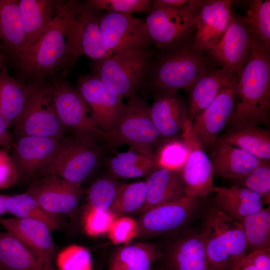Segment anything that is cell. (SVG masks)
Returning a JSON list of instances; mask_svg holds the SVG:
<instances>
[{
  "mask_svg": "<svg viewBox=\"0 0 270 270\" xmlns=\"http://www.w3.org/2000/svg\"><path fill=\"white\" fill-rule=\"evenodd\" d=\"M270 118V46L256 39L239 76L233 114L228 124L267 125Z\"/></svg>",
  "mask_w": 270,
  "mask_h": 270,
  "instance_id": "obj_1",
  "label": "cell"
},
{
  "mask_svg": "<svg viewBox=\"0 0 270 270\" xmlns=\"http://www.w3.org/2000/svg\"><path fill=\"white\" fill-rule=\"evenodd\" d=\"M66 0H58L56 16L39 36L13 60L16 78L21 82L60 77L67 60Z\"/></svg>",
  "mask_w": 270,
  "mask_h": 270,
  "instance_id": "obj_2",
  "label": "cell"
},
{
  "mask_svg": "<svg viewBox=\"0 0 270 270\" xmlns=\"http://www.w3.org/2000/svg\"><path fill=\"white\" fill-rule=\"evenodd\" d=\"M191 38L162 50H154L144 90L152 94L188 90L206 72L218 68L204 54L194 50Z\"/></svg>",
  "mask_w": 270,
  "mask_h": 270,
  "instance_id": "obj_3",
  "label": "cell"
},
{
  "mask_svg": "<svg viewBox=\"0 0 270 270\" xmlns=\"http://www.w3.org/2000/svg\"><path fill=\"white\" fill-rule=\"evenodd\" d=\"M201 216L198 229L210 264L214 270H234L248 253L240 222L212 202L205 206Z\"/></svg>",
  "mask_w": 270,
  "mask_h": 270,
  "instance_id": "obj_4",
  "label": "cell"
},
{
  "mask_svg": "<svg viewBox=\"0 0 270 270\" xmlns=\"http://www.w3.org/2000/svg\"><path fill=\"white\" fill-rule=\"evenodd\" d=\"M67 10V60L63 78L69 74L78 58L84 56L93 62L112 56L100 24V12L87 2L66 0Z\"/></svg>",
  "mask_w": 270,
  "mask_h": 270,
  "instance_id": "obj_5",
  "label": "cell"
},
{
  "mask_svg": "<svg viewBox=\"0 0 270 270\" xmlns=\"http://www.w3.org/2000/svg\"><path fill=\"white\" fill-rule=\"evenodd\" d=\"M112 148L66 135L53 158L38 172L36 178L55 174L78 186L101 166L105 164L107 152Z\"/></svg>",
  "mask_w": 270,
  "mask_h": 270,
  "instance_id": "obj_6",
  "label": "cell"
},
{
  "mask_svg": "<svg viewBox=\"0 0 270 270\" xmlns=\"http://www.w3.org/2000/svg\"><path fill=\"white\" fill-rule=\"evenodd\" d=\"M154 50H132L93 62L92 74L122 99L143 90L154 58Z\"/></svg>",
  "mask_w": 270,
  "mask_h": 270,
  "instance_id": "obj_7",
  "label": "cell"
},
{
  "mask_svg": "<svg viewBox=\"0 0 270 270\" xmlns=\"http://www.w3.org/2000/svg\"><path fill=\"white\" fill-rule=\"evenodd\" d=\"M112 147L127 145L130 150L154 156L162 142L152 119L146 98L138 93L129 98L124 114L114 130L106 136Z\"/></svg>",
  "mask_w": 270,
  "mask_h": 270,
  "instance_id": "obj_8",
  "label": "cell"
},
{
  "mask_svg": "<svg viewBox=\"0 0 270 270\" xmlns=\"http://www.w3.org/2000/svg\"><path fill=\"white\" fill-rule=\"evenodd\" d=\"M26 82L28 94L22 112L14 127V136L64 138L67 131L58 116L50 82L46 78Z\"/></svg>",
  "mask_w": 270,
  "mask_h": 270,
  "instance_id": "obj_9",
  "label": "cell"
},
{
  "mask_svg": "<svg viewBox=\"0 0 270 270\" xmlns=\"http://www.w3.org/2000/svg\"><path fill=\"white\" fill-rule=\"evenodd\" d=\"M58 118L74 137L98 144H106V135L100 128L94 115L76 88L60 77L50 82Z\"/></svg>",
  "mask_w": 270,
  "mask_h": 270,
  "instance_id": "obj_10",
  "label": "cell"
},
{
  "mask_svg": "<svg viewBox=\"0 0 270 270\" xmlns=\"http://www.w3.org/2000/svg\"><path fill=\"white\" fill-rule=\"evenodd\" d=\"M202 207L201 200L186 196L152 207L136 219L137 238L164 236L188 228Z\"/></svg>",
  "mask_w": 270,
  "mask_h": 270,
  "instance_id": "obj_11",
  "label": "cell"
},
{
  "mask_svg": "<svg viewBox=\"0 0 270 270\" xmlns=\"http://www.w3.org/2000/svg\"><path fill=\"white\" fill-rule=\"evenodd\" d=\"M158 244L159 262L167 270H214L198 228L188 226L164 235Z\"/></svg>",
  "mask_w": 270,
  "mask_h": 270,
  "instance_id": "obj_12",
  "label": "cell"
},
{
  "mask_svg": "<svg viewBox=\"0 0 270 270\" xmlns=\"http://www.w3.org/2000/svg\"><path fill=\"white\" fill-rule=\"evenodd\" d=\"M100 24L112 56L132 50H152L153 43L145 20L132 14H100Z\"/></svg>",
  "mask_w": 270,
  "mask_h": 270,
  "instance_id": "obj_13",
  "label": "cell"
},
{
  "mask_svg": "<svg viewBox=\"0 0 270 270\" xmlns=\"http://www.w3.org/2000/svg\"><path fill=\"white\" fill-rule=\"evenodd\" d=\"M256 39L242 16L232 12L228 27L223 36L206 52V56L220 68L240 75Z\"/></svg>",
  "mask_w": 270,
  "mask_h": 270,
  "instance_id": "obj_14",
  "label": "cell"
},
{
  "mask_svg": "<svg viewBox=\"0 0 270 270\" xmlns=\"http://www.w3.org/2000/svg\"><path fill=\"white\" fill-rule=\"evenodd\" d=\"M76 88L92 112L100 128L106 136L124 114L126 104L122 98L92 74L79 76Z\"/></svg>",
  "mask_w": 270,
  "mask_h": 270,
  "instance_id": "obj_15",
  "label": "cell"
},
{
  "mask_svg": "<svg viewBox=\"0 0 270 270\" xmlns=\"http://www.w3.org/2000/svg\"><path fill=\"white\" fill-rule=\"evenodd\" d=\"M145 22L156 50L185 42L194 31V16L186 10L168 7L152 8Z\"/></svg>",
  "mask_w": 270,
  "mask_h": 270,
  "instance_id": "obj_16",
  "label": "cell"
},
{
  "mask_svg": "<svg viewBox=\"0 0 270 270\" xmlns=\"http://www.w3.org/2000/svg\"><path fill=\"white\" fill-rule=\"evenodd\" d=\"M239 76L226 86L191 122L192 132L204 148L214 146L219 134L230 120L234 109Z\"/></svg>",
  "mask_w": 270,
  "mask_h": 270,
  "instance_id": "obj_17",
  "label": "cell"
},
{
  "mask_svg": "<svg viewBox=\"0 0 270 270\" xmlns=\"http://www.w3.org/2000/svg\"><path fill=\"white\" fill-rule=\"evenodd\" d=\"M191 122L182 134L188 148L184 164L179 171L186 196L202 200L213 192L214 172L210 157L194 136Z\"/></svg>",
  "mask_w": 270,
  "mask_h": 270,
  "instance_id": "obj_18",
  "label": "cell"
},
{
  "mask_svg": "<svg viewBox=\"0 0 270 270\" xmlns=\"http://www.w3.org/2000/svg\"><path fill=\"white\" fill-rule=\"evenodd\" d=\"M63 138L33 136H15L10 156L19 178L37 176L59 150Z\"/></svg>",
  "mask_w": 270,
  "mask_h": 270,
  "instance_id": "obj_19",
  "label": "cell"
},
{
  "mask_svg": "<svg viewBox=\"0 0 270 270\" xmlns=\"http://www.w3.org/2000/svg\"><path fill=\"white\" fill-rule=\"evenodd\" d=\"M26 192L46 210L58 216L75 212L82 197L80 187L52 174L36 178Z\"/></svg>",
  "mask_w": 270,
  "mask_h": 270,
  "instance_id": "obj_20",
  "label": "cell"
},
{
  "mask_svg": "<svg viewBox=\"0 0 270 270\" xmlns=\"http://www.w3.org/2000/svg\"><path fill=\"white\" fill-rule=\"evenodd\" d=\"M232 2L205 0L194 18V34L192 42L194 50L206 53L220 41L230 22Z\"/></svg>",
  "mask_w": 270,
  "mask_h": 270,
  "instance_id": "obj_21",
  "label": "cell"
},
{
  "mask_svg": "<svg viewBox=\"0 0 270 270\" xmlns=\"http://www.w3.org/2000/svg\"><path fill=\"white\" fill-rule=\"evenodd\" d=\"M153 96L150 116L162 140L181 136L190 122L183 100L176 91L160 92Z\"/></svg>",
  "mask_w": 270,
  "mask_h": 270,
  "instance_id": "obj_22",
  "label": "cell"
},
{
  "mask_svg": "<svg viewBox=\"0 0 270 270\" xmlns=\"http://www.w3.org/2000/svg\"><path fill=\"white\" fill-rule=\"evenodd\" d=\"M0 224L24 244L50 270L54 246L51 230L44 223L36 220L16 217L0 218Z\"/></svg>",
  "mask_w": 270,
  "mask_h": 270,
  "instance_id": "obj_23",
  "label": "cell"
},
{
  "mask_svg": "<svg viewBox=\"0 0 270 270\" xmlns=\"http://www.w3.org/2000/svg\"><path fill=\"white\" fill-rule=\"evenodd\" d=\"M210 157L214 176L238 180L264 160L225 142L216 140Z\"/></svg>",
  "mask_w": 270,
  "mask_h": 270,
  "instance_id": "obj_24",
  "label": "cell"
},
{
  "mask_svg": "<svg viewBox=\"0 0 270 270\" xmlns=\"http://www.w3.org/2000/svg\"><path fill=\"white\" fill-rule=\"evenodd\" d=\"M240 75L218 68L206 72L187 90L189 94L188 116L192 122L216 97L221 90Z\"/></svg>",
  "mask_w": 270,
  "mask_h": 270,
  "instance_id": "obj_25",
  "label": "cell"
},
{
  "mask_svg": "<svg viewBox=\"0 0 270 270\" xmlns=\"http://www.w3.org/2000/svg\"><path fill=\"white\" fill-rule=\"evenodd\" d=\"M212 192L214 205L239 222L264 208L259 195L238 184L228 188L214 186Z\"/></svg>",
  "mask_w": 270,
  "mask_h": 270,
  "instance_id": "obj_26",
  "label": "cell"
},
{
  "mask_svg": "<svg viewBox=\"0 0 270 270\" xmlns=\"http://www.w3.org/2000/svg\"><path fill=\"white\" fill-rule=\"evenodd\" d=\"M160 257L157 242L128 244L112 252L107 262L106 270H154Z\"/></svg>",
  "mask_w": 270,
  "mask_h": 270,
  "instance_id": "obj_27",
  "label": "cell"
},
{
  "mask_svg": "<svg viewBox=\"0 0 270 270\" xmlns=\"http://www.w3.org/2000/svg\"><path fill=\"white\" fill-rule=\"evenodd\" d=\"M18 4L24 32L22 52L54 20L58 11V0H18Z\"/></svg>",
  "mask_w": 270,
  "mask_h": 270,
  "instance_id": "obj_28",
  "label": "cell"
},
{
  "mask_svg": "<svg viewBox=\"0 0 270 270\" xmlns=\"http://www.w3.org/2000/svg\"><path fill=\"white\" fill-rule=\"evenodd\" d=\"M145 182L146 201L141 213L154 206L186 196L178 171L156 168L148 175Z\"/></svg>",
  "mask_w": 270,
  "mask_h": 270,
  "instance_id": "obj_29",
  "label": "cell"
},
{
  "mask_svg": "<svg viewBox=\"0 0 270 270\" xmlns=\"http://www.w3.org/2000/svg\"><path fill=\"white\" fill-rule=\"evenodd\" d=\"M217 140L237 147L262 160H270V132L254 124L230 127Z\"/></svg>",
  "mask_w": 270,
  "mask_h": 270,
  "instance_id": "obj_30",
  "label": "cell"
},
{
  "mask_svg": "<svg viewBox=\"0 0 270 270\" xmlns=\"http://www.w3.org/2000/svg\"><path fill=\"white\" fill-rule=\"evenodd\" d=\"M0 270H52L20 240L0 230Z\"/></svg>",
  "mask_w": 270,
  "mask_h": 270,
  "instance_id": "obj_31",
  "label": "cell"
},
{
  "mask_svg": "<svg viewBox=\"0 0 270 270\" xmlns=\"http://www.w3.org/2000/svg\"><path fill=\"white\" fill-rule=\"evenodd\" d=\"M28 84L8 74L6 66L0 70V114L9 128L14 126L24 108Z\"/></svg>",
  "mask_w": 270,
  "mask_h": 270,
  "instance_id": "obj_32",
  "label": "cell"
},
{
  "mask_svg": "<svg viewBox=\"0 0 270 270\" xmlns=\"http://www.w3.org/2000/svg\"><path fill=\"white\" fill-rule=\"evenodd\" d=\"M18 2V0H0V40L12 60L20 52L24 40Z\"/></svg>",
  "mask_w": 270,
  "mask_h": 270,
  "instance_id": "obj_33",
  "label": "cell"
},
{
  "mask_svg": "<svg viewBox=\"0 0 270 270\" xmlns=\"http://www.w3.org/2000/svg\"><path fill=\"white\" fill-rule=\"evenodd\" d=\"M107 172L116 178H132L148 176L156 169L154 156L130 150L108 158Z\"/></svg>",
  "mask_w": 270,
  "mask_h": 270,
  "instance_id": "obj_34",
  "label": "cell"
},
{
  "mask_svg": "<svg viewBox=\"0 0 270 270\" xmlns=\"http://www.w3.org/2000/svg\"><path fill=\"white\" fill-rule=\"evenodd\" d=\"M6 208L8 213L14 217L40 221L51 230H58L62 225L60 216L48 212L27 192L8 195Z\"/></svg>",
  "mask_w": 270,
  "mask_h": 270,
  "instance_id": "obj_35",
  "label": "cell"
},
{
  "mask_svg": "<svg viewBox=\"0 0 270 270\" xmlns=\"http://www.w3.org/2000/svg\"><path fill=\"white\" fill-rule=\"evenodd\" d=\"M243 228L248 252L270 250V208L244 218L240 222Z\"/></svg>",
  "mask_w": 270,
  "mask_h": 270,
  "instance_id": "obj_36",
  "label": "cell"
},
{
  "mask_svg": "<svg viewBox=\"0 0 270 270\" xmlns=\"http://www.w3.org/2000/svg\"><path fill=\"white\" fill-rule=\"evenodd\" d=\"M146 196L145 181L122 184L108 210L116 217L140 214Z\"/></svg>",
  "mask_w": 270,
  "mask_h": 270,
  "instance_id": "obj_37",
  "label": "cell"
},
{
  "mask_svg": "<svg viewBox=\"0 0 270 270\" xmlns=\"http://www.w3.org/2000/svg\"><path fill=\"white\" fill-rule=\"evenodd\" d=\"M122 184L108 172L90 186L86 194V208L98 212L110 210Z\"/></svg>",
  "mask_w": 270,
  "mask_h": 270,
  "instance_id": "obj_38",
  "label": "cell"
},
{
  "mask_svg": "<svg viewBox=\"0 0 270 270\" xmlns=\"http://www.w3.org/2000/svg\"><path fill=\"white\" fill-rule=\"evenodd\" d=\"M248 2V10L242 20L257 40L270 46V0Z\"/></svg>",
  "mask_w": 270,
  "mask_h": 270,
  "instance_id": "obj_39",
  "label": "cell"
},
{
  "mask_svg": "<svg viewBox=\"0 0 270 270\" xmlns=\"http://www.w3.org/2000/svg\"><path fill=\"white\" fill-rule=\"evenodd\" d=\"M188 151V144L182 136L162 140L154 153L156 168L179 172L185 162Z\"/></svg>",
  "mask_w": 270,
  "mask_h": 270,
  "instance_id": "obj_40",
  "label": "cell"
},
{
  "mask_svg": "<svg viewBox=\"0 0 270 270\" xmlns=\"http://www.w3.org/2000/svg\"><path fill=\"white\" fill-rule=\"evenodd\" d=\"M238 185L259 195L262 204L270 203V160H264L246 176L238 179Z\"/></svg>",
  "mask_w": 270,
  "mask_h": 270,
  "instance_id": "obj_41",
  "label": "cell"
},
{
  "mask_svg": "<svg viewBox=\"0 0 270 270\" xmlns=\"http://www.w3.org/2000/svg\"><path fill=\"white\" fill-rule=\"evenodd\" d=\"M88 2L98 12L132 14L134 12H149L152 9L150 0H88Z\"/></svg>",
  "mask_w": 270,
  "mask_h": 270,
  "instance_id": "obj_42",
  "label": "cell"
},
{
  "mask_svg": "<svg viewBox=\"0 0 270 270\" xmlns=\"http://www.w3.org/2000/svg\"><path fill=\"white\" fill-rule=\"evenodd\" d=\"M138 233L136 220L130 216H122L116 218L107 234L109 240L114 244L126 245L137 238Z\"/></svg>",
  "mask_w": 270,
  "mask_h": 270,
  "instance_id": "obj_43",
  "label": "cell"
},
{
  "mask_svg": "<svg viewBox=\"0 0 270 270\" xmlns=\"http://www.w3.org/2000/svg\"><path fill=\"white\" fill-rule=\"evenodd\" d=\"M110 211L98 212L86 208L84 215V227L86 233L92 236L107 234L116 218Z\"/></svg>",
  "mask_w": 270,
  "mask_h": 270,
  "instance_id": "obj_44",
  "label": "cell"
},
{
  "mask_svg": "<svg viewBox=\"0 0 270 270\" xmlns=\"http://www.w3.org/2000/svg\"><path fill=\"white\" fill-rule=\"evenodd\" d=\"M60 267L61 270H91L88 252L80 246L70 247L66 252Z\"/></svg>",
  "mask_w": 270,
  "mask_h": 270,
  "instance_id": "obj_45",
  "label": "cell"
},
{
  "mask_svg": "<svg viewBox=\"0 0 270 270\" xmlns=\"http://www.w3.org/2000/svg\"><path fill=\"white\" fill-rule=\"evenodd\" d=\"M18 179L17 169L10 154L0 148V190L13 186Z\"/></svg>",
  "mask_w": 270,
  "mask_h": 270,
  "instance_id": "obj_46",
  "label": "cell"
},
{
  "mask_svg": "<svg viewBox=\"0 0 270 270\" xmlns=\"http://www.w3.org/2000/svg\"><path fill=\"white\" fill-rule=\"evenodd\" d=\"M234 270H270V250L248 253Z\"/></svg>",
  "mask_w": 270,
  "mask_h": 270,
  "instance_id": "obj_47",
  "label": "cell"
},
{
  "mask_svg": "<svg viewBox=\"0 0 270 270\" xmlns=\"http://www.w3.org/2000/svg\"><path fill=\"white\" fill-rule=\"evenodd\" d=\"M204 2L205 0H152V9L161 7L172 8L186 10L196 16Z\"/></svg>",
  "mask_w": 270,
  "mask_h": 270,
  "instance_id": "obj_48",
  "label": "cell"
},
{
  "mask_svg": "<svg viewBox=\"0 0 270 270\" xmlns=\"http://www.w3.org/2000/svg\"><path fill=\"white\" fill-rule=\"evenodd\" d=\"M6 120L0 114V146L10 147L12 138Z\"/></svg>",
  "mask_w": 270,
  "mask_h": 270,
  "instance_id": "obj_49",
  "label": "cell"
},
{
  "mask_svg": "<svg viewBox=\"0 0 270 270\" xmlns=\"http://www.w3.org/2000/svg\"><path fill=\"white\" fill-rule=\"evenodd\" d=\"M8 194H0V217L8 213L6 208V200Z\"/></svg>",
  "mask_w": 270,
  "mask_h": 270,
  "instance_id": "obj_50",
  "label": "cell"
},
{
  "mask_svg": "<svg viewBox=\"0 0 270 270\" xmlns=\"http://www.w3.org/2000/svg\"><path fill=\"white\" fill-rule=\"evenodd\" d=\"M6 56L2 54L0 46V70L3 67L6 66Z\"/></svg>",
  "mask_w": 270,
  "mask_h": 270,
  "instance_id": "obj_51",
  "label": "cell"
},
{
  "mask_svg": "<svg viewBox=\"0 0 270 270\" xmlns=\"http://www.w3.org/2000/svg\"><path fill=\"white\" fill-rule=\"evenodd\" d=\"M154 270H167L163 266V265L158 260L154 266Z\"/></svg>",
  "mask_w": 270,
  "mask_h": 270,
  "instance_id": "obj_52",
  "label": "cell"
},
{
  "mask_svg": "<svg viewBox=\"0 0 270 270\" xmlns=\"http://www.w3.org/2000/svg\"><path fill=\"white\" fill-rule=\"evenodd\" d=\"M96 270H101L100 268L99 267Z\"/></svg>",
  "mask_w": 270,
  "mask_h": 270,
  "instance_id": "obj_53",
  "label": "cell"
}]
</instances>
